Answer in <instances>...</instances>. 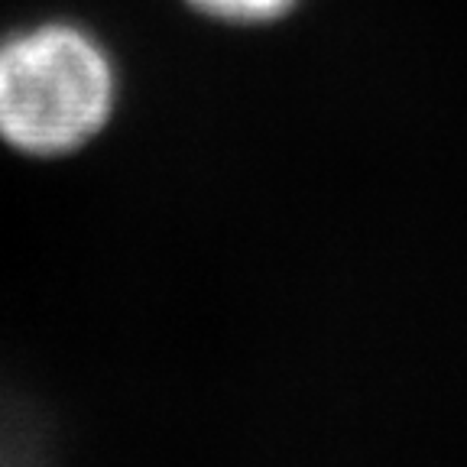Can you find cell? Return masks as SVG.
I'll use <instances>...</instances> for the list:
<instances>
[{"mask_svg": "<svg viewBox=\"0 0 467 467\" xmlns=\"http://www.w3.org/2000/svg\"><path fill=\"white\" fill-rule=\"evenodd\" d=\"M120 72L98 33L43 20L0 39V143L58 160L95 143L114 120Z\"/></svg>", "mask_w": 467, "mask_h": 467, "instance_id": "cell-1", "label": "cell"}, {"mask_svg": "<svg viewBox=\"0 0 467 467\" xmlns=\"http://www.w3.org/2000/svg\"><path fill=\"white\" fill-rule=\"evenodd\" d=\"M182 4L221 26H270L296 14L302 0H182Z\"/></svg>", "mask_w": 467, "mask_h": 467, "instance_id": "cell-2", "label": "cell"}]
</instances>
